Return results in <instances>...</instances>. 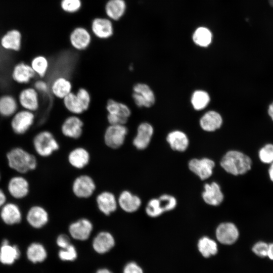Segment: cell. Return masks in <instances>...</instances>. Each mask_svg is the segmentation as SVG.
Returning a JSON list of instances; mask_svg holds the SVG:
<instances>
[{
  "mask_svg": "<svg viewBox=\"0 0 273 273\" xmlns=\"http://www.w3.org/2000/svg\"><path fill=\"white\" fill-rule=\"evenodd\" d=\"M76 95L84 111L87 110L90 103V96L88 92L84 88H80Z\"/></svg>",
  "mask_w": 273,
  "mask_h": 273,
  "instance_id": "44",
  "label": "cell"
},
{
  "mask_svg": "<svg viewBox=\"0 0 273 273\" xmlns=\"http://www.w3.org/2000/svg\"><path fill=\"white\" fill-rule=\"evenodd\" d=\"M63 101L66 109L74 115L80 114L84 111L76 93L74 92H71L63 99Z\"/></svg>",
  "mask_w": 273,
  "mask_h": 273,
  "instance_id": "38",
  "label": "cell"
},
{
  "mask_svg": "<svg viewBox=\"0 0 273 273\" xmlns=\"http://www.w3.org/2000/svg\"><path fill=\"white\" fill-rule=\"evenodd\" d=\"M0 216L3 221L9 225L18 224L22 219V213L19 207L13 203L5 204L2 206Z\"/></svg>",
  "mask_w": 273,
  "mask_h": 273,
  "instance_id": "22",
  "label": "cell"
},
{
  "mask_svg": "<svg viewBox=\"0 0 273 273\" xmlns=\"http://www.w3.org/2000/svg\"><path fill=\"white\" fill-rule=\"evenodd\" d=\"M81 0H61L60 6L62 10L68 13L78 11L81 7Z\"/></svg>",
  "mask_w": 273,
  "mask_h": 273,
  "instance_id": "41",
  "label": "cell"
},
{
  "mask_svg": "<svg viewBox=\"0 0 273 273\" xmlns=\"http://www.w3.org/2000/svg\"><path fill=\"white\" fill-rule=\"evenodd\" d=\"M223 120L217 112L211 110L206 112L200 118L199 124L201 128L208 132L214 131L222 125Z\"/></svg>",
  "mask_w": 273,
  "mask_h": 273,
  "instance_id": "24",
  "label": "cell"
},
{
  "mask_svg": "<svg viewBox=\"0 0 273 273\" xmlns=\"http://www.w3.org/2000/svg\"><path fill=\"white\" fill-rule=\"evenodd\" d=\"M214 166V162L207 158L193 159L189 162L190 170L202 180L209 178L212 175Z\"/></svg>",
  "mask_w": 273,
  "mask_h": 273,
  "instance_id": "11",
  "label": "cell"
},
{
  "mask_svg": "<svg viewBox=\"0 0 273 273\" xmlns=\"http://www.w3.org/2000/svg\"><path fill=\"white\" fill-rule=\"evenodd\" d=\"M0 179H1V175H0Z\"/></svg>",
  "mask_w": 273,
  "mask_h": 273,
  "instance_id": "56",
  "label": "cell"
},
{
  "mask_svg": "<svg viewBox=\"0 0 273 273\" xmlns=\"http://www.w3.org/2000/svg\"><path fill=\"white\" fill-rule=\"evenodd\" d=\"M198 251L205 258H209L216 255L218 252L216 242L208 237L200 238L197 245Z\"/></svg>",
  "mask_w": 273,
  "mask_h": 273,
  "instance_id": "32",
  "label": "cell"
},
{
  "mask_svg": "<svg viewBox=\"0 0 273 273\" xmlns=\"http://www.w3.org/2000/svg\"><path fill=\"white\" fill-rule=\"evenodd\" d=\"M93 230V225L92 222L84 218L72 222L69 226V233L71 237L78 241L88 239Z\"/></svg>",
  "mask_w": 273,
  "mask_h": 273,
  "instance_id": "10",
  "label": "cell"
},
{
  "mask_svg": "<svg viewBox=\"0 0 273 273\" xmlns=\"http://www.w3.org/2000/svg\"><path fill=\"white\" fill-rule=\"evenodd\" d=\"M166 141L173 150L179 152L186 151L189 145L187 134L180 130L170 132L166 136Z\"/></svg>",
  "mask_w": 273,
  "mask_h": 273,
  "instance_id": "27",
  "label": "cell"
},
{
  "mask_svg": "<svg viewBox=\"0 0 273 273\" xmlns=\"http://www.w3.org/2000/svg\"><path fill=\"white\" fill-rule=\"evenodd\" d=\"M268 173L270 180L273 181V162L271 163L268 169Z\"/></svg>",
  "mask_w": 273,
  "mask_h": 273,
  "instance_id": "53",
  "label": "cell"
},
{
  "mask_svg": "<svg viewBox=\"0 0 273 273\" xmlns=\"http://www.w3.org/2000/svg\"><path fill=\"white\" fill-rule=\"evenodd\" d=\"M0 44L6 51L19 52L22 46V35L19 31L12 29L8 31L1 39Z\"/></svg>",
  "mask_w": 273,
  "mask_h": 273,
  "instance_id": "20",
  "label": "cell"
},
{
  "mask_svg": "<svg viewBox=\"0 0 273 273\" xmlns=\"http://www.w3.org/2000/svg\"><path fill=\"white\" fill-rule=\"evenodd\" d=\"M212 34L210 30L205 27H200L196 29L193 35L194 43L201 47L206 48L211 43Z\"/></svg>",
  "mask_w": 273,
  "mask_h": 273,
  "instance_id": "35",
  "label": "cell"
},
{
  "mask_svg": "<svg viewBox=\"0 0 273 273\" xmlns=\"http://www.w3.org/2000/svg\"><path fill=\"white\" fill-rule=\"evenodd\" d=\"M96 201L100 211L106 215H109L116 211L118 206L115 195L108 191L99 194L97 197Z\"/></svg>",
  "mask_w": 273,
  "mask_h": 273,
  "instance_id": "21",
  "label": "cell"
},
{
  "mask_svg": "<svg viewBox=\"0 0 273 273\" xmlns=\"http://www.w3.org/2000/svg\"><path fill=\"white\" fill-rule=\"evenodd\" d=\"M218 241L223 245H232L235 243L239 236L237 226L232 222L220 224L215 232Z\"/></svg>",
  "mask_w": 273,
  "mask_h": 273,
  "instance_id": "8",
  "label": "cell"
},
{
  "mask_svg": "<svg viewBox=\"0 0 273 273\" xmlns=\"http://www.w3.org/2000/svg\"><path fill=\"white\" fill-rule=\"evenodd\" d=\"M115 241L113 235L108 232L99 233L93 241L94 250L99 254H104L109 252L114 246Z\"/></svg>",
  "mask_w": 273,
  "mask_h": 273,
  "instance_id": "18",
  "label": "cell"
},
{
  "mask_svg": "<svg viewBox=\"0 0 273 273\" xmlns=\"http://www.w3.org/2000/svg\"><path fill=\"white\" fill-rule=\"evenodd\" d=\"M56 243L61 249L65 248L71 244L69 237L65 234L59 235L57 238Z\"/></svg>",
  "mask_w": 273,
  "mask_h": 273,
  "instance_id": "49",
  "label": "cell"
},
{
  "mask_svg": "<svg viewBox=\"0 0 273 273\" xmlns=\"http://www.w3.org/2000/svg\"><path fill=\"white\" fill-rule=\"evenodd\" d=\"M35 75L30 64L25 62H20L16 64L12 72L13 79L20 84L29 82Z\"/></svg>",
  "mask_w": 273,
  "mask_h": 273,
  "instance_id": "23",
  "label": "cell"
},
{
  "mask_svg": "<svg viewBox=\"0 0 273 273\" xmlns=\"http://www.w3.org/2000/svg\"><path fill=\"white\" fill-rule=\"evenodd\" d=\"M164 212L170 211L176 206L177 202L175 198L167 194L161 196L159 198Z\"/></svg>",
  "mask_w": 273,
  "mask_h": 273,
  "instance_id": "43",
  "label": "cell"
},
{
  "mask_svg": "<svg viewBox=\"0 0 273 273\" xmlns=\"http://www.w3.org/2000/svg\"><path fill=\"white\" fill-rule=\"evenodd\" d=\"M259 157L264 163L273 162V145L268 144L263 147L259 151Z\"/></svg>",
  "mask_w": 273,
  "mask_h": 273,
  "instance_id": "42",
  "label": "cell"
},
{
  "mask_svg": "<svg viewBox=\"0 0 273 273\" xmlns=\"http://www.w3.org/2000/svg\"><path fill=\"white\" fill-rule=\"evenodd\" d=\"M68 159L72 166L77 169H81L88 164L90 155L89 152L85 148L77 147L69 153Z\"/></svg>",
  "mask_w": 273,
  "mask_h": 273,
  "instance_id": "29",
  "label": "cell"
},
{
  "mask_svg": "<svg viewBox=\"0 0 273 273\" xmlns=\"http://www.w3.org/2000/svg\"><path fill=\"white\" fill-rule=\"evenodd\" d=\"M154 133V128L149 123L144 122L140 123L137 128V132L132 144L138 150H144L150 144Z\"/></svg>",
  "mask_w": 273,
  "mask_h": 273,
  "instance_id": "12",
  "label": "cell"
},
{
  "mask_svg": "<svg viewBox=\"0 0 273 273\" xmlns=\"http://www.w3.org/2000/svg\"><path fill=\"white\" fill-rule=\"evenodd\" d=\"M18 102L23 109L34 112L39 107V93L34 87L25 88L19 93Z\"/></svg>",
  "mask_w": 273,
  "mask_h": 273,
  "instance_id": "9",
  "label": "cell"
},
{
  "mask_svg": "<svg viewBox=\"0 0 273 273\" xmlns=\"http://www.w3.org/2000/svg\"><path fill=\"white\" fill-rule=\"evenodd\" d=\"M59 258L64 261H73L77 257V252L75 246L70 244L64 249H61L58 253Z\"/></svg>",
  "mask_w": 273,
  "mask_h": 273,
  "instance_id": "40",
  "label": "cell"
},
{
  "mask_svg": "<svg viewBox=\"0 0 273 273\" xmlns=\"http://www.w3.org/2000/svg\"><path fill=\"white\" fill-rule=\"evenodd\" d=\"M83 123L76 115L68 117L61 126L62 134L71 139H78L82 134Z\"/></svg>",
  "mask_w": 273,
  "mask_h": 273,
  "instance_id": "13",
  "label": "cell"
},
{
  "mask_svg": "<svg viewBox=\"0 0 273 273\" xmlns=\"http://www.w3.org/2000/svg\"><path fill=\"white\" fill-rule=\"evenodd\" d=\"M132 97L139 107L150 108L155 102V96L151 87L144 83H136L133 87Z\"/></svg>",
  "mask_w": 273,
  "mask_h": 273,
  "instance_id": "5",
  "label": "cell"
},
{
  "mask_svg": "<svg viewBox=\"0 0 273 273\" xmlns=\"http://www.w3.org/2000/svg\"><path fill=\"white\" fill-rule=\"evenodd\" d=\"M72 85L66 77L55 78L50 85V91L55 97L63 99L72 92Z\"/></svg>",
  "mask_w": 273,
  "mask_h": 273,
  "instance_id": "26",
  "label": "cell"
},
{
  "mask_svg": "<svg viewBox=\"0 0 273 273\" xmlns=\"http://www.w3.org/2000/svg\"><path fill=\"white\" fill-rule=\"evenodd\" d=\"M9 167L20 173H25L34 170L37 166L35 157L19 147H16L7 154Z\"/></svg>",
  "mask_w": 273,
  "mask_h": 273,
  "instance_id": "2",
  "label": "cell"
},
{
  "mask_svg": "<svg viewBox=\"0 0 273 273\" xmlns=\"http://www.w3.org/2000/svg\"><path fill=\"white\" fill-rule=\"evenodd\" d=\"M33 147L38 155L47 157L59 149V144L53 134L44 130L38 133L33 140Z\"/></svg>",
  "mask_w": 273,
  "mask_h": 273,
  "instance_id": "3",
  "label": "cell"
},
{
  "mask_svg": "<svg viewBox=\"0 0 273 273\" xmlns=\"http://www.w3.org/2000/svg\"><path fill=\"white\" fill-rule=\"evenodd\" d=\"M26 220L32 228L40 229L48 222L49 214L43 207L33 206L29 209L26 215Z\"/></svg>",
  "mask_w": 273,
  "mask_h": 273,
  "instance_id": "16",
  "label": "cell"
},
{
  "mask_svg": "<svg viewBox=\"0 0 273 273\" xmlns=\"http://www.w3.org/2000/svg\"><path fill=\"white\" fill-rule=\"evenodd\" d=\"M250 158L244 153L236 150L229 151L220 161V165L227 172L238 175L243 174L251 167Z\"/></svg>",
  "mask_w": 273,
  "mask_h": 273,
  "instance_id": "1",
  "label": "cell"
},
{
  "mask_svg": "<svg viewBox=\"0 0 273 273\" xmlns=\"http://www.w3.org/2000/svg\"><path fill=\"white\" fill-rule=\"evenodd\" d=\"M96 273H113L111 270L107 268H103L98 269Z\"/></svg>",
  "mask_w": 273,
  "mask_h": 273,
  "instance_id": "54",
  "label": "cell"
},
{
  "mask_svg": "<svg viewBox=\"0 0 273 273\" xmlns=\"http://www.w3.org/2000/svg\"><path fill=\"white\" fill-rule=\"evenodd\" d=\"M118 205L125 212L132 213L137 211L142 203L139 197L130 192L125 190L119 195L117 200Z\"/></svg>",
  "mask_w": 273,
  "mask_h": 273,
  "instance_id": "19",
  "label": "cell"
},
{
  "mask_svg": "<svg viewBox=\"0 0 273 273\" xmlns=\"http://www.w3.org/2000/svg\"><path fill=\"white\" fill-rule=\"evenodd\" d=\"M18 102L10 95H5L0 97V115L5 117L13 116L17 111Z\"/></svg>",
  "mask_w": 273,
  "mask_h": 273,
  "instance_id": "31",
  "label": "cell"
},
{
  "mask_svg": "<svg viewBox=\"0 0 273 273\" xmlns=\"http://www.w3.org/2000/svg\"><path fill=\"white\" fill-rule=\"evenodd\" d=\"M34 119V112L23 109L17 111L13 115L11 126L15 133L22 134L27 132L32 126Z\"/></svg>",
  "mask_w": 273,
  "mask_h": 273,
  "instance_id": "6",
  "label": "cell"
},
{
  "mask_svg": "<svg viewBox=\"0 0 273 273\" xmlns=\"http://www.w3.org/2000/svg\"><path fill=\"white\" fill-rule=\"evenodd\" d=\"M123 273H144L142 268L136 262L127 263L124 267Z\"/></svg>",
  "mask_w": 273,
  "mask_h": 273,
  "instance_id": "47",
  "label": "cell"
},
{
  "mask_svg": "<svg viewBox=\"0 0 273 273\" xmlns=\"http://www.w3.org/2000/svg\"><path fill=\"white\" fill-rule=\"evenodd\" d=\"M6 196L4 192L0 189V208L5 204L6 201Z\"/></svg>",
  "mask_w": 273,
  "mask_h": 273,
  "instance_id": "50",
  "label": "cell"
},
{
  "mask_svg": "<svg viewBox=\"0 0 273 273\" xmlns=\"http://www.w3.org/2000/svg\"><path fill=\"white\" fill-rule=\"evenodd\" d=\"M202 197L205 203L212 206H218L223 201V195L218 184L212 182L204 185Z\"/></svg>",
  "mask_w": 273,
  "mask_h": 273,
  "instance_id": "25",
  "label": "cell"
},
{
  "mask_svg": "<svg viewBox=\"0 0 273 273\" xmlns=\"http://www.w3.org/2000/svg\"><path fill=\"white\" fill-rule=\"evenodd\" d=\"M126 4L124 0H109L106 4L105 11L107 17L112 20H119L124 15Z\"/></svg>",
  "mask_w": 273,
  "mask_h": 273,
  "instance_id": "30",
  "label": "cell"
},
{
  "mask_svg": "<svg viewBox=\"0 0 273 273\" xmlns=\"http://www.w3.org/2000/svg\"><path fill=\"white\" fill-rule=\"evenodd\" d=\"M8 189L10 194L16 199L25 197L29 193V185L28 181L23 177L16 176L12 177L9 181Z\"/></svg>",
  "mask_w": 273,
  "mask_h": 273,
  "instance_id": "17",
  "label": "cell"
},
{
  "mask_svg": "<svg viewBox=\"0 0 273 273\" xmlns=\"http://www.w3.org/2000/svg\"><path fill=\"white\" fill-rule=\"evenodd\" d=\"M127 133L128 128L125 124H110L104 133L105 143L110 148H119L124 144Z\"/></svg>",
  "mask_w": 273,
  "mask_h": 273,
  "instance_id": "4",
  "label": "cell"
},
{
  "mask_svg": "<svg viewBox=\"0 0 273 273\" xmlns=\"http://www.w3.org/2000/svg\"><path fill=\"white\" fill-rule=\"evenodd\" d=\"M33 87L39 94L46 95L50 91V85L44 80L39 79L35 81Z\"/></svg>",
  "mask_w": 273,
  "mask_h": 273,
  "instance_id": "46",
  "label": "cell"
},
{
  "mask_svg": "<svg viewBox=\"0 0 273 273\" xmlns=\"http://www.w3.org/2000/svg\"><path fill=\"white\" fill-rule=\"evenodd\" d=\"M20 252L16 245H11L7 239L2 242L0 248V262L5 264H12L20 257Z\"/></svg>",
  "mask_w": 273,
  "mask_h": 273,
  "instance_id": "28",
  "label": "cell"
},
{
  "mask_svg": "<svg viewBox=\"0 0 273 273\" xmlns=\"http://www.w3.org/2000/svg\"><path fill=\"white\" fill-rule=\"evenodd\" d=\"M27 256L28 259L33 263L41 262L47 258V253L42 244L33 243L27 248Z\"/></svg>",
  "mask_w": 273,
  "mask_h": 273,
  "instance_id": "34",
  "label": "cell"
},
{
  "mask_svg": "<svg viewBox=\"0 0 273 273\" xmlns=\"http://www.w3.org/2000/svg\"><path fill=\"white\" fill-rule=\"evenodd\" d=\"M71 45L73 48L78 51L87 49L92 40L90 33L85 28L77 27L74 28L69 36Z\"/></svg>",
  "mask_w": 273,
  "mask_h": 273,
  "instance_id": "14",
  "label": "cell"
},
{
  "mask_svg": "<svg viewBox=\"0 0 273 273\" xmlns=\"http://www.w3.org/2000/svg\"><path fill=\"white\" fill-rule=\"evenodd\" d=\"M210 101V97L207 92L203 90H196L192 94L191 102L194 109L201 110L205 108Z\"/></svg>",
  "mask_w": 273,
  "mask_h": 273,
  "instance_id": "37",
  "label": "cell"
},
{
  "mask_svg": "<svg viewBox=\"0 0 273 273\" xmlns=\"http://www.w3.org/2000/svg\"><path fill=\"white\" fill-rule=\"evenodd\" d=\"M267 256L270 260H273V243L268 244Z\"/></svg>",
  "mask_w": 273,
  "mask_h": 273,
  "instance_id": "51",
  "label": "cell"
},
{
  "mask_svg": "<svg viewBox=\"0 0 273 273\" xmlns=\"http://www.w3.org/2000/svg\"><path fill=\"white\" fill-rule=\"evenodd\" d=\"M30 65L35 75L42 78L46 75L48 71L49 62L45 56L40 55L32 58Z\"/></svg>",
  "mask_w": 273,
  "mask_h": 273,
  "instance_id": "36",
  "label": "cell"
},
{
  "mask_svg": "<svg viewBox=\"0 0 273 273\" xmlns=\"http://www.w3.org/2000/svg\"><path fill=\"white\" fill-rule=\"evenodd\" d=\"M106 110L108 114L116 115L126 119L131 115V110L128 106L113 99L108 101Z\"/></svg>",
  "mask_w": 273,
  "mask_h": 273,
  "instance_id": "33",
  "label": "cell"
},
{
  "mask_svg": "<svg viewBox=\"0 0 273 273\" xmlns=\"http://www.w3.org/2000/svg\"><path fill=\"white\" fill-rule=\"evenodd\" d=\"M268 244L259 241L256 243L252 247L253 252L258 257L264 258L267 257Z\"/></svg>",
  "mask_w": 273,
  "mask_h": 273,
  "instance_id": "45",
  "label": "cell"
},
{
  "mask_svg": "<svg viewBox=\"0 0 273 273\" xmlns=\"http://www.w3.org/2000/svg\"><path fill=\"white\" fill-rule=\"evenodd\" d=\"M268 114L273 121V102L268 107Z\"/></svg>",
  "mask_w": 273,
  "mask_h": 273,
  "instance_id": "52",
  "label": "cell"
},
{
  "mask_svg": "<svg viewBox=\"0 0 273 273\" xmlns=\"http://www.w3.org/2000/svg\"><path fill=\"white\" fill-rule=\"evenodd\" d=\"M109 18L97 17L91 24V29L94 34L100 39H107L114 33L113 23Z\"/></svg>",
  "mask_w": 273,
  "mask_h": 273,
  "instance_id": "15",
  "label": "cell"
},
{
  "mask_svg": "<svg viewBox=\"0 0 273 273\" xmlns=\"http://www.w3.org/2000/svg\"><path fill=\"white\" fill-rule=\"evenodd\" d=\"M107 120L110 125L125 124L128 119L121 117L118 115L108 114Z\"/></svg>",
  "mask_w": 273,
  "mask_h": 273,
  "instance_id": "48",
  "label": "cell"
},
{
  "mask_svg": "<svg viewBox=\"0 0 273 273\" xmlns=\"http://www.w3.org/2000/svg\"><path fill=\"white\" fill-rule=\"evenodd\" d=\"M146 212L151 217H156L164 212L159 199L154 198L149 201L146 208Z\"/></svg>",
  "mask_w": 273,
  "mask_h": 273,
  "instance_id": "39",
  "label": "cell"
},
{
  "mask_svg": "<svg viewBox=\"0 0 273 273\" xmlns=\"http://www.w3.org/2000/svg\"><path fill=\"white\" fill-rule=\"evenodd\" d=\"M269 4L273 7V0H268Z\"/></svg>",
  "mask_w": 273,
  "mask_h": 273,
  "instance_id": "55",
  "label": "cell"
},
{
  "mask_svg": "<svg viewBox=\"0 0 273 273\" xmlns=\"http://www.w3.org/2000/svg\"><path fill=\"white\" fill-rule=\"evenodd\" d=\"M96 189V184L93 179L87 175H81L77 177L72 185L74 194L80 198L90 197Z\"/></svg>",
  "mask_w": 273,
  "mask_h": 273,
  "instance_id": "7",
  "label": "cell"
}]
</instances>
